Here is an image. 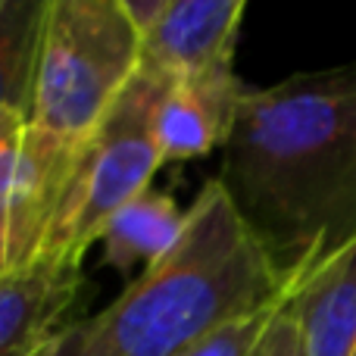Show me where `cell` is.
<instances>
[{
    "instance_id": "1",
    "label": "cell",
    "mask_w": 356,
    "mask_h": 356,
    "mask_svg": "<svg viewBox=\"0 0 356 356\" xmlns=\"http://www.w3.org/2000/svg\"><path fill=\"white\" fill-rule=\"evenodd\" d=\"M216 181L291 291L356 241V63L247 88Z\"/></svg>"
},
{
    "instance_id": "2",
    "label": "cell",
    "mask_w": 356,
    "mask_h": 356,
    "mask_svg": "<svg viewBox=\"0 0 356 356\" xmlns=\"http://www.w3.org/2000/svg\"><path fill=\"white\" fill-rule=\"evenodd\" d=\"M291 294L222 184L184 209L181 238L104 313L85 319V356H184L200 341Z\"/></svg>"
},
{
    "instance_id": "3",
    "label": "cell",
    "mask_w": 356,
    "mask_h": 356,
    "mask_svg": "<svg viewBox=\"0 0 356 356\" xmlns=\"http://www.w3.org/2000/svg\"><path fill=\"white\" fill-rule=\"evenodd\" d=\"M141 66L122 0H47L29 97V141L79 156Z\"/></svg>"
},
{
    "instance_id": "4",
    "label": "cell",
    "mask_w": 356,
    "mask_h": 356,
    "mask_svg": "<svg viewBox=\"0 0 356 356\" xmlns=\"http://www.w3.org/2000/svg\"><path fill=\"white\" fill-rule=\"evenodd\" d=\"M169 81L172 79L138 66L125 91L75 156L72 175L38 257L81 266L85 250L100 241L106 222L150 188V178L163 166L154 116Z\"/></svg>"
},
{
    "instance_id": "5",
    "label": "cell",
    "mask_w": 356,
    "mask_h": 356,
    "mask_svg": "<svg viewBox=\"0 0 356 356\" xmlns=\"http://www.w3.org/2000/svg\"><path fill=\"white\" fill-rule=\"evenodd\" d=\"M244 0H166L141 35V66L166 79H191L234 66Z\"/></svg>"
},
{
    "instance_id": "6",
    "label": "cell",
    "mask_w": 356,
    "mask_h": 356,
    "mask_svg": "<svg viewBox=\"0 0 356 356\" xmlns=\"http://www.w3.org/2000/svg\"><path fill=\"white\" fill-rule=\"evenodd\" d=\"M247 85L234 66L191 79H172L156 104L154 138L163 163H188L225 144Z\"/></svg>"
},
{
    "instance_id": "7",
    "label": "cell",
    "mask_w": 356,
    "mask_h": 356,
    "mask_svg": "<svg viewBox=\"0 0 356 356\" xmlns=\"http://www.w3.org/2000/svg\"><path fill=\"white\" fill-rule=\"evenodd\" d=\"M81 288V266L38 257L0 282V356H41Z\"/></svg>"
},
{
    "instance_id": "8",
    "label": "cell",
    "mask_w": 356,
    "mask_h": 356,
    "mask_svg": "<svg viewBox=\"0 0 356 356\" xmlns=\"http://www.w3.org/2000/svg\"><path fill=\"white\" fill-rule=\"evenodd\" d=\"M303 356H356V241L291 291Z\"/></svg>"
},
{
    "instance_id": "9",
    "label": "cell",
    "mask_w": 356,
    "mask_h": 356,
    "mask_svg": "<svg viewBox=\"0 0 356 356\" xmlns=\"http://www.w3.org/2000/svg\"><path fill=\"white\" fill-rule=\"evenodd\" d=\"M184 228V213L166 191H141L129 200L100 232L104 263L119 272H131L138 263L154 266L175 247Z\"/></svg>"
},
{
    "instance_id": "10",
    "label": "cell",
    "mask_w": 356,
    "mask_h": 356,
    "mask_svg": "<svg viewBox=\"0 0 356 356\" xmlns=\"http://www.w3.org/2000/svg\"><path fill=\"white\" fill-rule=\"evenodd\" d=\"M44 10L47 0H0V110L19 106L29 116Z\"/></svg>"
},
{
    "instance_id": "11",
    "label": "cell",
    "mask_w": 356,
    "mask_h": 356,
    "mask_svg": "<svg viewBox=\"0 0 356 356\" xmlns=\"http://www.w3.org/2000/svg\"><path fill=\"white\" fill-rule=\"evenodd\" d=\"M282 303L284 300H278L275 307L259 309V313H253V316H244V319H238V322H228L225 328H219L216 334H209L207 341H200L194 350L184 353V356H253L259 338L266 334L272 316L278 313Z\"/></svg>"
},
{
    "instance_id": "12",
    "label": "cell",
    "mask_w": 356,
    "mask_h": 356,
    "mask_svg": "<svg viewBox=\"0 0 356 356\" xmlns=\"http://www.w3.org/2000/svg\"><path fill=\"white\" fill-rule=\"evenodd\" d=\"M25 131L29 116L19 106L0 110V213L13 209V197L22 175V154H25Z\"/></svg>"
},
{
    "instance_id": "13",
    "label": "cell",
    "mask_w": 356,
    "mask_h": 356,
    "mask_svg": "<svg viewBox=\"0 0 356 356\" xmlns=\"http://www.w3.org/2000/svg\"><path fill=\"white\" fill-rule=\"evenodd\" d=\"M253 356H303L294 307H291V294L284 297V303L278 307V313L272 316L269 328H266V334L259 338Z\"/></svg>"
},
{
    "instance_id": "14",
    "label": "cell",
    "mask_w": 356,
    "mask_h": 356,
    "mask_svg": "<svg viewBox=\"0 0 356 356\" xmlns=\"http://www.w3.org/2000/svg\"><path fill=\"white\" fill-rule=\"evenodd\" d=\"M22 266H29V259L19 250L16 232H13V219H10V213H0V282H3L10 272L22 269Z\"/></svg>"
},
{
    "instance_id": "15",
    "label": "cell",
    "mask_w": 356,
    "mask_h": 356,
    "mask_svg": "<svg viewBox=\"0 0 356 356\" xmlns=\"http://www.w3.org/2000/svg\"><path fill=\"white\" fill-rule=\"evenodd\" d=\"M41 356H85V322H72L54 334Z\"/></svg>"
},
{
    "instance_id": "16",
    "label": "cell",
    "mask_w": 356,
    "mask_h": 356,
    "mask_svg": "<svg viewBox=\"0 0 356 356\" xmlns=\"http://www.w3.org/2000/svg\"><path fill=\"white\" fill-rule=\"evenodd\" d=\"M122 10H125V16L131 19V25L138 29V35H144V31L163 16L166 0H122Z\"/></svg>"
}]
</instances>
